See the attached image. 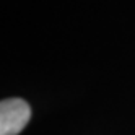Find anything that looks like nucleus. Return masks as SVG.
Listing matches in <instances>:
<instances>
[{"mask_svg":"<svg viewBox=\"0 0 135 135\" xmlns=\"http://www.w3.org/2000/svg\"><path fill=\"white\" fill-rule=\"evenodd\" d=\"M30 119L31 108L25 99H3L0 104V135H18Z\"/></svg>","mask_w":135,"mask_h":135,"instance_id":"f257e3e1","label":"nucleus"}]
</instances>
